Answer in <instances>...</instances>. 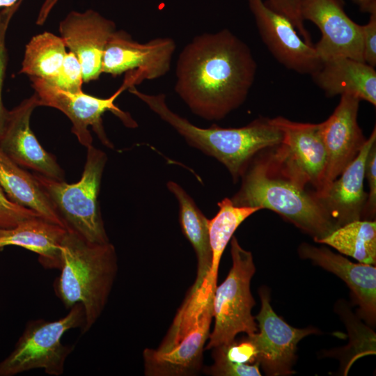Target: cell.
Wrapping results in <instances>:
<instances>
[{"label": "cell", "instance_id": "obj_1", "mask_svg": "<svg viewBox=\"0 0 376 376\" xmlns=\"http://www.w3.org/2000/svg\"><path fill=\"white\" fill-rule=\"evenodd\" d=\"M256 72L251 49L230 30L203 33L180 52L175 91L194 114L219 120L244 102Z\"/></svg>", "mask_w": 376, "mask_h": 376}, {"label": "cell", "instance_id": "obj_2", "mask_svg": "<svg viewBox=\"0 0 376 376\" xmlns=\"http://www.w3.org/2000/svg\"><path fill=\"white\" fill-rule=\"evenodd\" d=\"M276 146L260 151L251 159L230 200L237 206L272 210L318 242L336 227L315 190L307 189V182L283 162Z\"/></svg>", "mask_w": 376, "mask_h": 376}, {"label": "cell", "instance_id": "obj_3", "mask_svg": "<svg viewBox=\"0 0 376 376\" xmlns=\"http://www.w3.org/2000/svg\"><path fill=\"white\" fill-rule=\"evenodd\" d=\"M128 90L171 126L189 145L222 163L235 183L258 152L278 146L283 141L282 132L268 118L260 117L241 127L212 125L203 128L173 112L167 105L164 94H147L135 86Z\"/></svg>", "mask_w": 376, "mask_h": 376}, {"label": "cell", "instance_id": "obj_4", "mask_svg": "<svg viewBox=\"0 0 376 376\" xmlns=\"http://www.w3.org/2000/svg\"><path fill=\"white\" fill-rule=\"evenodd\" d=\"M61 274L55 291L66 308L80 303L85 324L81 334L96 322L108 301L118 272V258L110 243H91L68 230L61 243Z\"/></svg>", "mask_w": 376, "mask_h": 376}, {"label": "cell", "instance_id": "obj_5", "mask_svg": "<svg viewBox=\"0 0 376 376\" xmlns=\"http://www.w3.org/2000/svg\"><path fill=\"white\" fill-rule=\"evenodd\" d=\"M107 160L106 153L92 145L87 148L84 169L77 182L68 184L33 173L65 227L91 243L109 242L98 201Z\"/></svg>", "mask_w": 376, "mask_h": 376}, {"label": "cell", "instance_id": "obj_6", "mask_svg": "<svg viewBox=\"0 0 376 376\" xmlns=\"http://www.w3.org/2000/svg\"><path fill=\"white\" fill-rule=\"evenodd\" d=\"M85 324V313L80 303L68 314L54 321L31 320L12 351L0 361V376H14L33 369H43L52 376L63 374L65 363L75 345L62 343L63 335Z\"/></svg>", "mask_w": 376, "mask_h": 376}, {"label": "cell", "instance_id": "obj_7", "mask_svg": "<svg viewBox=\"0 0 376 376\" xmlns=\"http://www.w3.org/2000/svg\"><path fill=\"white\" fill-rule=\"evenodd\" d=\"M232 267L224 281L217 286L212 299L213 330L205 350L233 342L240 333L252 336L258 325L251 310L255 305L250 283L256 272L252 253L244 249L237 238L230 240Z\"/></svg>", "mask_w": 376, "mask_h": 376}, {"label": "cell", "instance_id": "obj_8", "mask_svg": "<svg viewBox=\"0 0 376 376\" xmlns=\"http://www.w3.org/2000/svg\"><path fill=\"white\" fill-rule=\"evenodd\" d=\"M30 79L40 106L51 107L65 114L72 123V133L86 148L93 145V138L88 130L90 126L104 145L113 148L102 123V116L107 111L118 116L126 126H137L130 114L120 110L114 103L116 98L129 88L124 81L111 96L100 98L86 94L82 91L75 93L64 91L38 77H30Z\"/></svg>", "mask_w": 376, "mask_h": 376}, {"label": "cell", "instance_id": "obj_9", "mask_svg": "<svg viewBox=\"0 0 376 376\" xmlns=\"http://www.w3.org/2000/svg\"><path fill=\"white\" fill-rule=\"evenodd\" d=\"M175 42L169 37L140 43L125 31L116 30L104 48L102 72L113 77L132 71L137 84L165 75L170 70Z\"/></svg>", "mask_w": 376, "mask_h": 376}, {"label": "cell", "instance_id": "obj_10", "mask_svg": "<svg viewBox=\"0 0 376 376\" xmlns=\"http://www.w3.org/2000/svg\"><path fill=\"white\" fill-rule=\"evenodd\" d=\"M259 295L261 308L254 317L258 321V331L248 336L257 349L256 362L267 375L292 374L297 343L308 335L318 334V330L290 326L272 309L269 291L266 288L259 290Z\"/></svg>", "mask_w": 376, "mask_h": 376}, {"label": "cell", "instance_id": "obj_11", "mask_svg": "<svg viewBox=\"0 0 376 376\" xmlns=\"http://www.w3.org/2000/svg\"><path fill=\"white\" fill-rule=\"evenodd\" d=\"M247 3L263 43L280 64L309 75L321 67L314 45L305 42L286 17L263 0H247Z\"/></svg>", "mask_w": 376, "mask_h": 376}, {"label": "cell", "instance_id": "obj_12", "mask_svg": "<svg viewBox=\"0 0 376 376\" xmlns=\"http://www.w3.org/2000/svg\"><path fill=\"white\" fill-rule=\"evenodd\" d=\"M301 14L321 32L314 48L322 62L340 57L364 62L361 25L347 16L343 0H301Z\"/></svg>", "mask_w": 376, "mask_h": 376}, {"label": "cell", "instance_id": "obj_13", "mask_svg": "<svg viewBox=\"0 0 376 376\" xmlns=\"http://www.w3.org/2000/svg\"><path fill=\"white\" fill-rule=\"evenodd\" d=\"M283 133L282 142L276 150L295 173L320 191L324 184L327 153L320 124L299 123L283 116L270 118Z\"/></svg>", "mask_w": 376, "mask_h": 376}, {"label": "cell", "instance_id": "obj_14", "mask_svg": "<svg viewBox=\"0 0 376 376\" xmlns=\"http://www.w3.org/2000/svg\"><path fill=\"white\" fill-rule=\"evenodd\" d=\"M40 106L34 93L10 111L8 123L0 138V149L15 163L47 178L64 180L63 170L55 157L40 144L30 127L33 111Z\"/></svg>", "mask_w": 376, "mask_h": 376}, {"label": "cell", "instance_id": "obj_15", "mask_svg": "<svg viewBox=\"0 0 376 376\" xmlns=\"http://www.w3.org/2000/svg\"><path fill=\"white\" fill-rule=\"evenodd\" d=\"M360 101L351 95H340L334 112L320 123L327 153V166L321 190L356 158L367 139L357 120Z\"/></svg>", "mask_w": 376, "mask_h": 376}, {"label": "cell", "instance_id": "obj_16", "mask_svg": "<svg viewBox=\"0 0 376 376\" xmlns=\"http://www.w3.org/2000/svg\"><path fill=\"white\" fill-rule=\"evenodd\" d=\"M115 23L97 11H71L59 24L66 47L79 60L84 82L99 78L107 42L116 31Z\"/></svg>", "mask_w": 376, "mask_h": 376}, {"label": "cell", "instance_id": "obj_17", "mask_svg": "<svg viewBox=\"0 0 376 376\" xmlns=\"http://www.w3.org/2000/svg\"><path fill=\"white\" fill-rule=\"evenodd\" d=\"M212 301L208 303L191 325L170 346L143 352L144 373L149 376L191 375L202 365L204 345L210 334Z\"/></svg>", "mask_w": 376, "mask_h": 376}, {"label": "cell", "instance_id": "obj_18", "mask_svg": "<svg viewBox=\"0 0 376 376\" xmlns=\"http://www.w3.org/2000/svg\"><path fill=\"white\" fill-rule=\"evenodd\" d=\"M376 143V128L356 158L331 183L315 194L336 228L362 220L367 193L364 191L365 166L371 146Z\"/></svg>", "mask_w": 376, "mask_h": 376}, {"label": "cell", "instance_id": "obj_19", "mask_svg": "<svg viewBox=\"0 0 376 376\" xmlns=\"http://www.w3.org/2000/svg\"><path fill=\"white\" fill-rule=\"evenodd\" d=\"M301 258L332 272L341 279L352 292L359 306V314L370 325L376 320V267L373 265L352 263L325 246L302 243L298 248Z\"/></svg>", "mask_w": 376, "mask_h": 376}, {"label": "cell", "instance_id": "obj_20", "mask_svg": "<svg viewBox=\"0 0 376 376\" xmlns=\"http://www.w3.org/2000/svg\"><path fill=\"white\" fill-rule=\"evenodd\" d=\"M311 76L327 97L348 94L376 105V71L365 62L345 57L328 60Z\"/></svg>", "mask_w": 376, "mask_h": 376}, {"label": "cell", "instance_id": "obj_21", "mask_svg": "<svg viewBox=\"0 0 376 376\" xmlns=\"http://www.w3.org/2000/svg\"><path fill=\"white\" fill-rule=\"evenodd\" d=\"M67 230L41 217H34L14 227L0 229V249L21 246L37 253L44 267L60 269L61 243Z\"/></svg>", "mask_w": 376, "mask_h": 376}, {"label": "cell", "instance_id": "obj_22", "mask_svg": "<svg viewBox=\"0 0 376 376\" xmlns=\"http://www.w3.org/2000/svg\"><path fill=\"white\" fill-rule=\"evenodd\" d=\"M0 186L13 203L33 210L47 221L65 228L34 175L23 169V167L15 163L1 149Z\"/></svg>", "mask_w": 376, "mask_h": 376}, {"label": "cell", "instance_id": "obj_23", "mask_svg": "<svg viewBox=\"0 0 376 376\" xmlns=\"http://www.w3.org/2000/svg\"><path fill=\"white\" fill-rule=\"evenodd\" d=\"M167 187L179 203L181 229L191 244L197 257L196 279L189 294L196 292L202 286L211 266L212 251L209 238V219L198 207L193 198L178 184L169 181Z\"/></svg>", "mask_w": 376, "mask_h": 376}, {"label": "cell", "instance_id": "obj_24", "mask_svg": "<svg viewBox=\"0 0 376 376\" xmlns=\"http://www.w3.org/2000/svg\"><path fill=\"white\" fill-rule=\"evenodd\" d=\"M219 211L209 220V238L212 262L209 273L199 290L213 296L217 287L218 270L222 254L236 229L249 217L261 210L258 207L237 206L230 198L218 203Z\"/></svg>", "mask_w": 376, "mask_h": 376}, {"label": "cell", "instance_id": "obj_25", "mask_svg": "<svg viewBox=\"0 0 376 376\" xmlns=\"http://www.w3.org/2000/svg\"><path fill=\"white\" fill-rule=\"evenodd\" d=\"M318 243L327 244L359 263H376V222L357 220L334 230Z\"/></svg>", "mask_w": 376, "mask_h": 376}, {"label": "cell", "instance_id": "obj_26", "mask_svg": "<svg viewBox=\"0 0 376 376\" xmlns=\"http://www.w3.org/2000/svg\"><path fill=\"white\" fill-rule=\"evenodd\" d=\"M61 38L50 32L33 36L26 46L19 73L48 81L58 72L67 54Z\"/></svg>", "mask_w": 376, "mask_h": 376}, {"label": "cell", "instance_id": "obj_27", "mask_svg": "<svg viewBox=\"0 0 376 376\" xmlns=\"http://www.w3.org/2000/svg\"><path fill=\"white\" fill-rule=\"evenodd\" d=\"M22 1L0 11V138L6 129L10 111L4 107L2 100V90L8 63V53L6 47V34L9 23L19 8Z\"/></svg>", "mask_w": 376, "mask_h": 376}, {"label": "cell", "instance_id": "obj_28", "mask_svg": "<svg viewBox=\"0 0 376 376\" xmlns=\"http://www.w3.org/2000/svg\"><path fill=\"white\" fill-rule=\"evenodd\" d=\"M46 81L66 92L75 93L81 91L83 75L77 56L71 52L67 53L58 72Z\"/></svg>", "mask_w": 376, "mask_h": 376}, {"label": "cell", "instance_id": "obj_29", "mask_svg": "<svg viewBox=\"0 0 376 376\" xmlns=\"http://www.w3.org/2000/svg\"><path fill=\"white\" fill-rule=\"evenodd\" d=\"M213 357L222 358L235 363L251 364L256 362L258 352L251 339L247 336L239 341L214 348Z\"/></svg>", "mask_w": 376, "mask_h": 376}, {"label": "cell", "instance_id": "obj_30", "mask_svg": "<svg viewBox=\"0 0 376 376\" xmlns=\"http://www.w3.org/2000/svg\"><path fill=\"white\" fill-rule=\"evenodd\" d=\"M265 2L269 8L286 17L305 42L313 45L301 14V0H267Z\"/></svg>", "mask_w": 376, "mask_h": 376}, {"label": "cell", "instance_id": "obj_31", "mask_svg": "<svg viewBox=\"0 0 376 376\" xmlns=\"http://www.w3.org/2000/svg\"><path fill=\"white\" fill-rule=\"evenodd\" d=\"M38 213L11 201L0 186V229L10 228Z\"/></svg>", "mask_w": 376, "mask_h": 376}, {"label": "cell", "instance_id": "obj_32", "mask_svg": "<svg viewBox=\"0 0 376 376\" xmlns=\"http://www.w3.org/2000/svg\"><path fill=\"white\" fill-rule=\"evenodd\" d=\"M369 192L367 194L362 220H375L376 213V143L370 148L365 166Z\"/></svg>", "mask_w": 376, "mask_h": 376}, {"label": "cell", "instance_id": "obj_33", "mask_svg": "<svg viewBox=\"0 0 376 376\" xmlns=\"http://www.w3.org/2000/svg\"><path fill=\"white\" fill-rule=\"evenodd\" d=\"M214 363L207 373L216 376H260V365L258 362L251 364L235 363L222 358L213 357Z\"/></svg>", "mask_w": 376, "mask_h": 376}, {"label": "cell", "instance_id": "obj_34", "mask_svg": "<svg viewBox=\"0 0 376 376\" xmlns=\"http://www.w3.org/2000/svg\"><path fill=\"white\" fill-rule=\"evenodd\" d=\"M363 58L372 67L376 65V13L370 14L368 23L361 25Z\"/></svg>", "mask_w": 376, "mask_h": 376}, {"label": "cell", "instance_id": "obj_35", "mask_svg": "<svg viewBox=\"0 0 376 376\" xmlns=\"http://www.w3.org/2000/svg\"><path fill=\"white\" fill-rule=\"evenodd\" d=\"M58 0H45L42 4L36 19L38 25H42Z\"/></svg>", "mask_w": 376, "mask_h": 376}, {"label": "cell", "instance_id": "obj_36", "mask_svg": "<svg viewBox=\"0 0 376 376\" xmlns=\"http://www.w3.org/2000/svg\"><path fill=\"white\" fill-rule=\"evenodd\" d=\"M361 11L369 14L376 13V0H352Z\"/></svg>", "mask_w": 376, "mask_h": 376}, {"label": "cell", "instance_id": "obj_37", "mask_svg": "<svg viewBox=\"0 0 376 376\" xmlns=\"http://www.w3.org/2000/svg\"><path fill=\"white\" fill-rule=\"evenodd\" d=\"M22 0H0V8L11 6Z\"/></svg>", "mask_w": 376, "mask_h": 376}]
</instances>
